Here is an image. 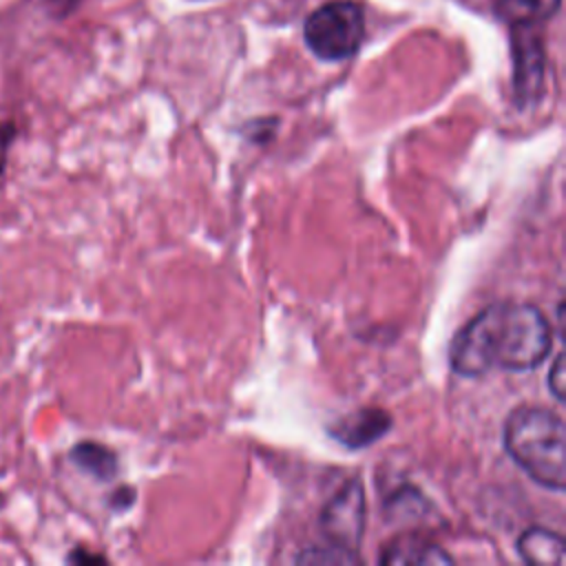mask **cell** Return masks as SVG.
<instances>
[{
    "instance_id": "cell-8",
    "label": "cell",
    "mask_w": 566,
    "mask_h": 566,
    "mask_svg": "<svg viewBox=\"0 0 566 566\" xmlns=\"http://www.w3.org/2000/svg\"><path fill=\"white\" fill-rule=\"evenodd\" d=\"M380 564H453V557L438 544L418 537L400 535L380 555Z\"/></svg>"
},
{
    "instance_id": "cell-5",
    "label": "cell",
    "mask_w": 566,
    "mask_h": 566,
    "mask_svg": "<svg viewBox=\"0 0 566 566\" xmlns=\"http://www.w3.org/2000/svg\"><path fill=\"white\" fill-rule=\"evenodd\" d=\"M513 97L520 108L533 106L544 91L546 55L535 27H513Z\"/></svg>"
},
{
    "instance_id": "cell-9",
    "label": "cell",
    "mask_w": 566,
    "mask_h": 566,
    "mask_svg": "<svg viewBox=\"0 0 566 566\" xmlns=\"http://www.w3.org/2000/svg\"><path fill=\"white\" fill-rule=\"evenodd\" d=\"M491 4L511 27H537L557 13L562 0H491Z\"/></svg>"
},
{
    "instance_id": "cell-14",
    "label": "cell",
    "mask_w": 566,
    "mask_h": 566,
    "mask_svg": "<svg viewBox=\"0 0 566 566\" xmlns=\"http://www.w3.org/2000/svg\"><path fill=\"white\" fill-rule=\"evenodd\" d=\"M69 562H106V559L102 555H91V553L75 551L73 555H69Z\"/></svg>"
},
{
    "instance_id": "cell-13",
    "label": "cell",
    "mask_w": 566,
    "mask_h": 566,
    "mask_svg": "<svg viewBox=\"0 0 566 566\" xmlns=\"http://www.w3.org/2000/svg\"><path fill=\"white\" fill-rule=\"evenodd\" d=\"M46 7L55 13H66V11H73V7L80 2V0H44Z\"/></svg>"
},
{
    "instance_id": "cell-10",
    "label": "cell",
    "mask_w": 566,
    "mask_h": 566,
    "mask_svg": "<svg viewBox=\"0 0 566 566\" xmlns=\"http://www.w3.org/2000/svg\"><path fill=\"white\" fill-rule=\"evenodd\" d=\"M71 460L75 467H80L84 473L93 475L95 480H111L119 471L117 455L108 447L91 440L75 444L71 449Z\"/></svg>"
},
{
    "instance_id": "cell-6",
    "label": "cell",
    "mask_w": 566,
    "mask_h": 566,
    "mask_svg": "<svg viewBox=\"0 0 566 566\" xmlns=\"http://www.w3.org/2000/svg\"><path fill=\"white\" fill-rule=\"evenodd\" d=\"M391 429V416L380 407H363L336 420L329 436L347 449H365Z\"/></svg>"
},
{
    "instance_id": "cell-1",
    "label": "cell",
    "mask_w": 566,
    "mask_h": 566,
    "mask_svg": "<svg viewBox=\"0 0 566 566\" xmlns=\"http://www.w3.org/2000/svg\"><path fill=\"white\" fill-rule=\"evenodd\" d=\"M551 323L539 307L497 301L455 332L449 347V365L464 378L484 376L491 369H535L551 352Z\"/></svg>"
},
{
    "instance_id": "cell-4",
    "label": "cell",
    "mask_w": 566,
    "mask_h": 566,
    "mask_svg": "<svg viewBox=\"0 0 566 566\" xmlns=\"http://www.w3.org/2000/svg\"><path fill=\"white\" fill-rule=\"evenodd\" d=\"M307 49L325 62L352 57L365 38V13L352 0H332L312 11L303 27Z\"/></svg>"
},
{
    "instance_id": "cell-7",
    "label": "cell",
    "mask_w": 566,
    "mask_h": 566,
    "mask_svg": "<svg viewBox=\"0 0 566 566\" xmlns=\"http://www.w3.org/2000/svg\"><path fill=\"white\" fill-rule=\"evenodd\" d=\"M517 553L526 564L533 566H564L566 564V542L562 535L531 526L517 537Z\"/></svg>"
},
{
    "instance_id": "cell-2",
    "label": "cell",
    "mask_w": 566,
    "mask_h": 566,
    "mask_svg": "<svg viewBox=\"0 0 566 566\" xmlns=\"http://www.w3.org/2000/svg\"><path fill=\"white\" fill-rule=\"evenodd\" d=\"M504 449L537 484L562 493L566 489V427L546 407H517L504 422Z\"/></svg>"
},
{
    "instance_id": "cell-3",
    "label": "cell",
    "mask_w": 566,
    "mask_h": 566,
    "mask_svg": "<svg viewBox=\"0 0 566 566\" xmlns=\"http://www.w3.org/2000/svg\"><path fill=\"white\" fill-rule=\"evenodd\" d=\"M318 528L329 542L327 548H305L298 562L307 564H354L360 562L358 544L365 528V489L358 478L347 480L338 493L323 506Z\"/></svg>"
},
{
    "instance_id": "cell-11",
    "label": "cell",
    "mask_w": 566,
    "mask_h": 566,
    "mask_svg": "<svg viewBox=\"0 0 566 566\" xmlns=\"http://www.w3.org/2000/svg\"><path fill=\"white\" fill-rule=\"evenodd\" d=\"M564 358H566L564 352H559L555 356V360H553V365L548 369V378H546L548 389H551V394L555 396L557 402L566 400V367H564Z\"/></svg>"
},
{
    "instance_id": "cell-12",
    "label": "cell",
    "mask_w": 566,
    "mask_h": 566,
    "mask_svg": "<svg viewBox=\"0 0 566 566\" xmlns=\"http://www.w3.org/2000/svg\"><path fill=\"white\" fill-rule=\"evenodd\" d=\"M133 502H135V491H133L130 486H119V489L113 493L111 506H113L115 511H126Z\"/></svg>"
}]
</instances>
